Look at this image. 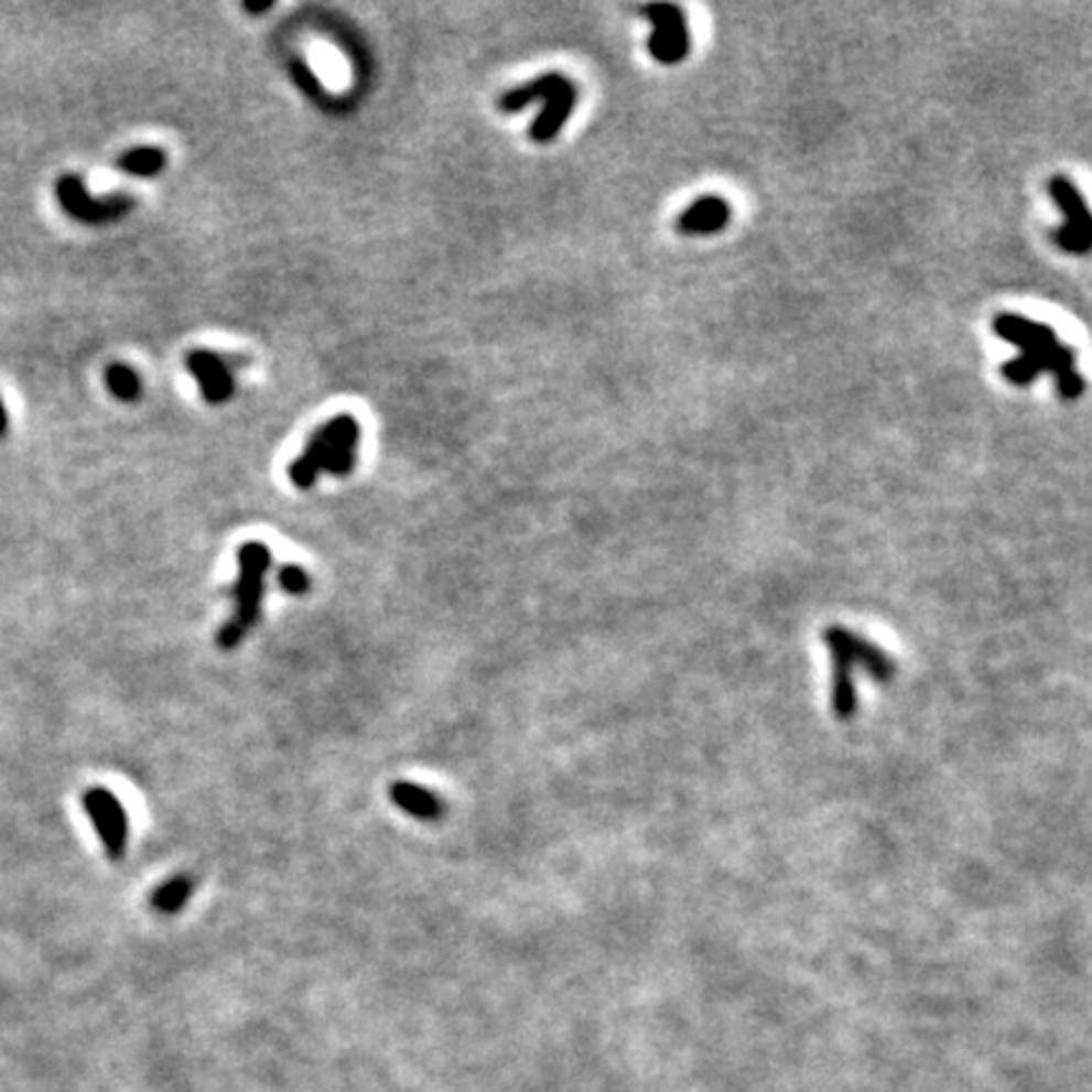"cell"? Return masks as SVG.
Here are the masks:
<instances>
[{"label": "cell", "instance_id": "1", "mask_svg": "<svg viewBox=\"0 0 1092 1092\" xmlns=\"http://www.w3.org/2000/svg\"><path fill=\"white\" fill-rule=\"evenodd\" d=\"M359 423L352 415H337L309 437L304 453L291 463L289 476L301 491H309L320 473L349 476L357 461Z\"/></svg>", "mask_w": 1092, "mask_h": 1092}, {"label": "cell", "instance_id": "2", "mask_svg": "<svg viewBox=\"0 0 1092 1092\" xmlns=\"http://www.w3.org/2000/svg\"><path fill=\"white\" fill-rule=\"evenodd\" d=\"M271 566V552L261 541H246L238 549V580L230 590L236 599V620L240 627L251 633V627L261 617V599H263V582L266 572Z\"/></svg>", "mask_w": 1092, "mask_h": 1092}, {"label": "cell", "instance_id": "3", "mask_svg": "<svg viewBox=\"0 0 1092 1092\" xmlns=\"http://www.w3.org/2000/svg\"><path fill=\"white\" fill-rule=\"evenodd\" d=\"M1047 193L1057 203V208L1064 213V226L1055 230V244L1068 253H1088L1092 246V220L1085 197L1080 195L1072 180L1064 175L1050 177Z\"/></svg>", "mask_w": 1092, "mask_h": 1092}, {"label": "cell", "instance_id": "4", "mask_svg": "<svg viewBox=\"0 0 1092 1092\" xmlns=\"http://www.w3.org/2000/svg\"><path fill=\"white\" fill-rule=\"evenodd\" d=\"M640 13L652 23V36L648 39V51L658 64L675 66L691 54V29H688L685 13L673 3L642 6Z\"/></svg>", "mask_w": 1092, "mask_h": 1092}, {"label": "cell", "instance_id": "5", "mask_svg": "<svg viewBox=\"0 0 1092 1092\" xmlns=\"http://www.w3.org/2000/svg\"><path fill=\"white\" fill-rule=\"evenodd\" d=\"M56 201L62 203L66 215H72L74 220L89 223V226L119 220L134 210V197L129 195L94 197L84 187L82 177L76 175H62L56 180Z\"/></svg>", "mask_w": 1092, "mask_h": 1092}, {"label": "cell", "instance_id": "6", "mask_svg": "<svg viewBox=\"0 0 1092 1092\" xmlns=\"http://www.w3.org/2000/svg\"><path fill=\"white\" fill-rule=\"evenodd\" d=\"M82 802L99 840L105 842L107 855L111 859H122L129 840V822L122 802L105 787H89L84 792Z\"/></svg>", "mask_w": 1092, "mask_h": 1092}, {"label": "cell", "instance_id": "7", "mask_svg": "<svg viewBox=\"0 0 1092 1092\" xmlns=\"http://www.w3.org/2000/svg\"><path fill=\"white\" fill-rule=\"evenodd\" d=\"M1074 359H1078V355H1074L1072 347H1068V344L1062 342H1055L1050 347L1039 352H1029V355H1019L1017 359H1007V363L1002 365V375L1007 377L1012 385L1027 387L1045 372H1052L1055 377L1072 372Z\"/></svg>", "mask_w": 1092, "mask_h": 1092}, {"label": "cell", "instance_id": "8", "mask_svg": "<svg viewBox=\"0 0 1092 1092\" xmlns=\"http://www.w3.org/2000/svg\"><path fill=\"white\" fill-rule=\"evenodd\" d=\"M185 367H187V372H191L197 380V387H201L203 398L208 400L210 406H223V402H228L230 398H234V392H236L234 372H230L226 359L215 355V352L193 349L185 359Z\"/></svg>", "mask_w": 1092, "mask_h": 1092}, {"label": "cell", "instance_id": "9", "mask_svg": "<svg viewBox=\"0 0 1092 1092\" xmlns=\"http://www.w3.org/2000/svg\"><path fill=\"white\" fill-rule=\"evenodd\" d=\"M731 220V205L721 195H703L678 215V230L683 236L721 234Z\"/></svg>", "mask_w": 1092, "mask_h": 1092}, {"label": "cell", "instance_id": "10", "mask_svg": "<svg viewBox=\"0 0 1092 1092\" xmlns=\"http://www.w3.org/2000/svg\"><path fill=\"white\" fill-rule=\"evenodd\" d=\"M994 332L999 334L1004 342L1019 347L1021 355L1039 352V349L1050 347V344H1055V342H1060L1050 324L1031 322V320H1027V316H1019V314H999L996 316Z\"/></svg>", "mask_w": 1092, "mask_h": 1092}, {"label": "cell", "instance_id": "11", "mask_svg": "<svg viewBox=\"0 0 1092 1092\" xmlns=\"http://www.w3.org/2000/svg\"><path fill=\"white\" fill-rule=\"evenodd\" d=\"M574 107H577V86L570 82L544 101V109H541L537 122L531 125V129H529L531 140L539 142V144L552 142L554 137L562 132L566 119L572 117Z\"/></svg>", "mask_w": 1092, "mask_h": 1092}, {"label": "cell", "instance_id": "12", "mask_svg": "<svg viewBox=\"0 0 1092 1092\" xmlns=\"http://www.w3.org/2000/svg\"><path fill=\"white\" fill-rule=\"evenodd\" d=\"M390 799L400 810L418 817L423 822H435L443 817V802L430 789L412 785V781H394L390 789Z\"/></svg>", "mask_w": 1092, "mask_h": 1092}, {"label": "cell", "instance_id": "13", "mask_svg": "<svg viewBox=\"0 0 1092 1092\" xmlns=\"http://www.w3.org/2000/svg\"><path fill=\"white\" fill-rule=\"evenodd\" d=\"M564 84H570V79H566V76H562V74H556V72L537 76L534 82L516 86V89L501 94V99H498V109L513 115V111L527 109L529 105H534V101H547L554 91L562 89Z\"/></svg>", "mask_w": 1092, "mask_h": 1092}, {"label": "cell", "instance_id": "14", "mask_svg": "<svg viewBox=\"0 0 1092 1092\" xmlns=\"http://www.w3.org/2000/svg\"><path fill=\"white\" fill-rule=\"evenodd\" d=\"M167 165V154L160 148H134L117 160V170L134 177H154Z\"/></svg>", "mask_w": 1092, "mask_h": 1092}, {"label": "cell", "instance_id": "15", "mask_svg": "<svg viewBox=\"0 0 1092 1092\" xmlns=\"http://www.w3.org/2000/svg\"><path fill=\"white\" fill-rule=\"evenodd\" d=\"M193 890H195L193 878H187V875H177V878L167 880L165 885H160V888L154 890L152 908L160 910V913H167V916L177 913V910H183L187 906V900L193 898Z\"/></svg>", "mask_w": 1092, "mask_h": 1092}, {"label": "cell", "instance_id": "16", "mask_svg": "<svg viewBox=\"0 0 1092 1092\" xmlns=\"http://www.w3.org/2000/svg\"><path fill=\"white\" fill-rule=\"evenodd\" d=\"M107 387L109 392L122 402H134L142 394L140 375L127 365H111L107 369Z\"/></svg>", "mask_w": 1092, "mask_h": 1092}, {"label": "cell", "instance_id": "17", "mask_svg": "<svg viewBox=\"0 0 1092 1092\" xmlns=\"http://www.w3.org/2000/svg\"><path fill=\"white\" fill-rule=\"evenodd\" d=\"M279 584L289 595H306L309 587H312V577L299 564H286L279 572Z\"/></svg>", "mask_w": 1092, "mask_h": 1092}, {"label": "cell", "instance_id": "18", "mask_svg": "<svg viewBox=\"0 0 1092 1092\" xmlns=\"http://www.w3.org/2000/svg\"><path fill=\"white\" fill-rule=\"evenodd\" d=\"M246 635H248L246 627H240L236 620H228L226 625L220 627L218 638H215V640H218V648L220 650H234V648H238L240 642L246 640Z\"/></svg>", "mask_w": 1092, "mask_h": 1092}, {"label": "cell", "instance_id": "19", "mask_svg": "<svg viewBox=\"0 0 1092 1092\" xmlns=\"http://www.w3.org/2000/svg\"><path fill=\"white\" fill-rule=\"evenodd\" d=\"M1057 390H1060L1064 400H1078L1085 392V380H1082L1078 369H1072V372L1057 377Z\"/></svg>", "mask_w": 1092, "mask_h": 1092}, {"label": "cell", "instance_id": "20", "mask_svg": "<svg viewBox=\"0 0 1092 1092\" xmlns=\"http://www.w3.org/2000/svg\"><path fill=\"white\" fill-rule=\"evenodd\" d=\"M244 8H246L248 13H266V11H271L273 3H258V6L256 3H246Z\"/></svg>", "mask_w": 1092, "mask_h": 1092}, {"label": "cell", "instance_id": "21", "mask_svg": "<svg viewBox=\"0 0 1092 1092\" xmlns=\"http://www.w3.org/2000/svg\"><path fill=\"white\" fill-rule=\"evenodd\" d=\"M6 433H8V412H6L3 400H0V437H3Z\"/></svg>", "mask_w": 1092, "mask_h": 1092}]
</instances>
